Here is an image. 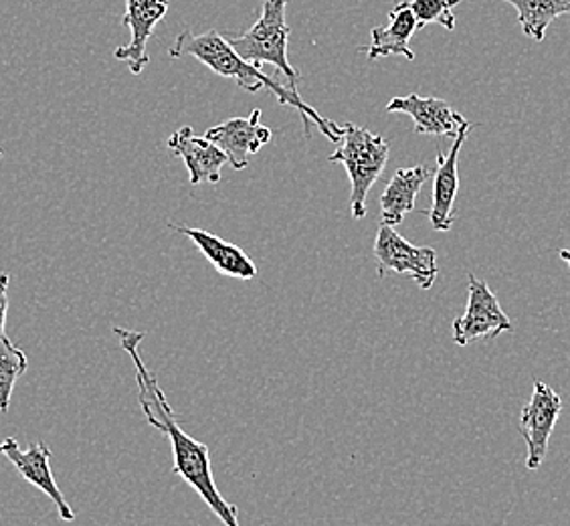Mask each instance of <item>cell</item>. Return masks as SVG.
<instances>
[{
  "label": "cell",
  "mask_w": 570,
  "mask_h": 526,
  "mask_svg": "<svg viewBox=\"0 0 570 526\" xmlns=\"http://www.w3.org/2000/svg\"><path fill=\"white\" fill-rule=\"evenodd\" d=\"M114 334L120 339L121 349L128 352L132 359L134 369H136V383H138V401H140L148 426L165 434L173 444V456H175L173 474L180 476L203 498V503L209 506L223 525L242 526L239 525V508L227 503L217 488L215 476H213V466H210L209 446L190 438L187 431L178 426L176 413L168 403L165 391L160 389L158 379L146 369L140 351H138L144 332L116 327Z\"/></svg>",
  "instance_id": "6da1fadb"
},
{
  "label": "cell",
  "mask_w": 570,
  "mask_h": 526,
  "mask_svg": "<svg viewBox=\"0 0 570 526\" xmlns=\"http://www.w3.org/2000/svg\"><path fill=\"white\" fill-rule=\"evenodd\" d=\"M168 53L173 59L193 57L203 66L209 67L210 71H215L217 76L235 79V84L249 94H259L264 89H272L282 106H292L299 111V116L304 120L306 138H312V121H314L318 126L320 134H324L332 143H341L342 126L320 116L312 106H307L297 88L287 86L277 77L267 76L262 71V67L253 66L243 57L237 56V51L230 47L225 35H220L219 31H207V33L200 35L183 31L176 37L175 45L168 49Z\"/></svg>",
  "instance_id": "7a4b0ae2"
},
{
  "label": "cell",
  "mask_w": 570,
  "mask_h": 526,
  "mask_svg": "<svg viewBox=\"0 0 570 526\" xmlns=\"http://www.w3.org/2000/svg\"><path fill=\"white\" fill-rule=\"evenodd\" d=\"M391 146L383 136L356 124L342 126L341 146L330 154L332 165H342L351 178V211L354 220L366 217V198L389 163Z\"/></svg>",
  "instance_id": "3957f363"
},
{
  "label": "cell",
  "mask_w": 570,
  "mask_h": 526,
  "mask_svg": "<svg viewBox=\"0 0 570 526\" xmlns=\"http://www.w3.org/2000/svg\"><path fill=\"white\" fill-rule=\"evenodd\" d=\"M285 7L287 0H265L264 11L252 29L242 35H227L225 39L245 61L257 67L274 66L285 77V84L297 88L302 76L287 59V39L292 29L285 22Z\"/></svg>",
  "instance_id": "277c9868"
},
{
  "label": "cell",
  "mask_w": 570,
  "mask_h": 526,
  "mask_svg": "<svg viewBox=\"0 0 570 526\" xmlns=\"http://www.w3.org/2000/svg\"><path fill=\"white\" fill-rule=\"evenodd\" d=\"M374 260L379 265V277L389 272L415 280L421 290H431L439 275L438 252L433 247H419L399 235L395 227L381 223L374 240Z\"/></svg>",
  "instance_id": "5b68a950"
},
{
  "label": "cell",
  "mask_w": 570,
  "mask_h": 526,
  "mask_svg": "<svg viewBox=\"0 0 570 526\" xmlns=\"http://www.w3.org/2000/svg\"><path fill=\"white\" fill-rule=\"evenodd\" d=\"M514 324L505 314L490 285L480 277L468 274V306L460 319L453 320V340L468 347L475 340L498 339L512 332Z\"/></svg>",
  "instance_id": "8992f818"
},
{
  "label": "cell",
  "mask_w": 570,
  "mask_h": 526,
  "mask_svg": "<svg viewBox=\"0 0 570 526\" xmlns=\"http://www.w3.org/2000/svg\"><path fill=\"white\" fill-rule=\"evenodd\" d=\"M562 407H564L562 406V399L552 387L542 383V381L534 383L532 397L522 409L520 426H518L522 438L527 441L528 470H538L547 458L549 439L554 428H557Z\"/></svg>",
  "instance_id": "52a82bcc"
},
{
  "label": "cell",
  "mask_w": 570,
  "mask_h": 526,
  "mask_svg": "<svg viewBox=\"0 0 570 526\" xmlns=\"http://www.w3.org/2000/svg\"><path fill=\"white\" fill-rule=\"evenodd\" d=\"M0 454L11 461L17 471L21 474L27 483L39 488L41 493L47 494L51 498V503L56 505L57 515L66 523H73L76 520V513L73 508L67 503L66 496L59 490L56 483L53 470L49 466L51 460V450L49 446H45L41 441H35L27 450H21V446L17 444L14 438H4L0 444Z\"/></svg>",
  "instance_id": "ba28073f"
},
{
  "label": "cell",
  "mask_w": 570,
  "mask_h": 526,
  "mask_svg": "<svg viewBox=\"0 0 570 526\" xmlns=\"http://www.w3.org/2000/svg\"><path fill=\"white\" fill-rule=\"evenodd\" d=\"M205 138L227 154V160L235 171H243L249 165L253 154L272 143V130L262 126V110L255 108L247 118H230L213 126Z\"/></svg>",
  "instance_id": "9c48e42d"
},
{
  "label": "cell",
  "mask_w": 570,
  "mask_h": 526,
  "mask_svg": "<svg viewBox=\"0 0 570 526\" xmlns=\"http://www.w3.org/2000/svg\"><path fill=\"white\" fill-rule=\"evenodd\" d=\"M170 9V0H126V14L121 22L132 31L130 43L118 47L114 57L126 61L134 76H140L144 67L150 64L148 41L153 37L154 27L163 21Z\"/></svg>",
  "instance_id": "30bf717a"
},
{
  "label": "cell",
  "mask_w": 570,
  "mask_h": 526,
  "mask_svg": "<svg viewBox=\"0 0 570 526\" xmlns=\"http://www.w3.org/2000/svg\"><path fill=\"white\" fill-rule=\"evenodd\" d=\"M472 130V124L453 138V146L448 154H438V166L433 173V203L425 211L431 227L435 231H450L455 223V198L460 191V160L461 146L468 140V134Z\"/></svg>",
  "instance_id": "8fae6325"
},
{
  "label": "cell",
  "mask_w": 570,
  "mask_h": 526,
  "mask_svg": "<svg viewBox=\"0 0 570 526\" xmlns=\"http://www.w3.org/2000/svg\"><path fill=\"white\" fill-rule=\"evenodd\" d=\"M391 114H405L415 121V134L425 136H450L455 138L470 121L453 110L448 101L439 98H421L411 94L405 98H393L386 106Z\"/></svg>",
  "instance_id": "7c38bea8"
},
{
  "label": "cell",
  "mask_w": 570,
  "mask_h": 526,
  "mask_svg": "<svg viewBox=\"0 0 570 526\" xmlns=\"http://www.w3.org/2000/svg\"><path fill=\"white\" fill-rule=\"evenodd\" d=\"M168 148L183 158L187 166L190 185L200 183H219L220 171L227 165V154L219 146L207 140L205 136H195L190 126H183L168 138Z\"/></svg>",
  "instance_id": "4fadbf2b"
},
{
  "label": "cell",
  "mask_w": 570,
  "mask_h": 526,
  "mask_svg": "<svg viewBox=\"0 0 570 526\" xmlns=\"http://www.w3.org/2000/svg\"><path fill=\"white\" fill-rule=\"evenodd\" d=\"M170 230L176 233L185 235L190 242L197 245L198 252L203 253L210 265L219 272V274L227 275V277H235V280H253L259 274L257 265L253 263L252 257L243 252L239 245L235 243L225 242L217 235H213L209 231L198 230V227H187V225H173Z\"/></svg>",
  "instance_id": "5bb4252c"
},
{
  "label": "cell",
  "mask_w": 570,
  "mask_h": 526,
  "mask_svg": "<svg viewBox=\"0 0 570 526\" xmlns=\"http://www.w3.org/2000/svg\"><path fill=\"white\" fill-rule=\"evenodd\" d=\"M419 31V22L415 14L411 11L409 0H401L389 12V22L384 27H374L371 31L373 43L366 51L371 61H376L381 57H405L409 61H415V53L411 51V39Z\"/></svg>",
  "instance_id": "9a60e30c"
},
{
  "label": "cell",
  "mask_w": 570,
  "mask_h": 526,
  "mask_svg": "<svg viewBox=\"0 0 570 526\" xmlns=\"http://www.w3.org/2000/svg\"><path fill=\"white\" fill-rule=\"evenodd\" d=\"M431 166L417 165L399 168L381 197V220L389 227H399L406 215L415 208L421 188L431 176Z\"/></svg>",
  "instance_id": "2e32d148"
},
{
  "label": "cell",
  "mask_w": 570,
  "mask_h": 526,
  "mask_svg": "<svg viewBox=\"0 0 570 526\" xmlns=\"http://www.w3.org/2000/svg\"><path fill=\"white\" fill-rule=\"evenodd\" d=\"M463 0H451L458 7ZM518 12V22L528 39L542 41L547 37L550 25L559 17L570 14V0H504Z\"/></svg>",
  "instance_id": "e0dca14e"
},
{
  "label": "cell",
  "mask_w": 570,
  "mask_h": 526,
  "mask_svg": "<svg viewBox=\"0 0 570 526\" xmlns=\"http://www.w3.org/2000/svg\"><path fill=\"white\" fill-rule=\"evenodd\" d=\"M27 354L7 334L0 340V413L11 406L14 384L27 371Z\"/></svg>",
  "instance_id": "ac0fdd59"
},
{
  "label": "cell",
  "mask_w": 570,
  "mask_h": 526,
  "mask_svg": "<svg viewBox=\"0 0 570 526\" xmlns=\"http://www.w3.org/2000/svg\"><path fill=\"white\" fill-rule=\"evenodd\" d=\"M411 11L415 14L419 29L428 27L429 22H438L448 31H455V14L451 0H409Z\"/></svg>",
  "instance_id": "d6986e66"
},
{
  "label": "cell",
  "mask_w": 570,
  "mask_h": 526,
  "mask_svg": "<svg viewBox=\"0 0 570 526\" xmlns=\"http://www.w3.org/2000/svg\"><path fill=\"white\" fill-rule=\"evenodd\" d=\"M9 282H11V275L0 274V340L4 337L7 314H9Z\"/></svg>",
  "instance_id": "ffe728a7"
},
{
  "label": "cell",
  "mask_w": 570,
  "mask_h": 526,
  "mask_svg": "<svg viewBox=\"0 0 570 526\" xmlns=\"http://www.w3.org/2000/svg\"><path fill=\"white\" fill-rule=\"evenodd\" d=\"M559 255H560V260H562V262L567 263V265H569V270H570V250H560Z\"/></svg>",
  "instance_id": "44dd1931"
},
{
  "label": "cell",
  "mask_w": 570,
  "mask_h": 526,
  "mask_svg": "<svg viewBox=\"0 0 570 526\" xmlns=\"http://www.w3.org/2000/svg\"><path fill=\"white\" fill-rule=\"evenodd\" d=\"M0 163H2V150H0Z\"/></svg>",
  "instance_id": "7402d4cb"
}]
</instances>
